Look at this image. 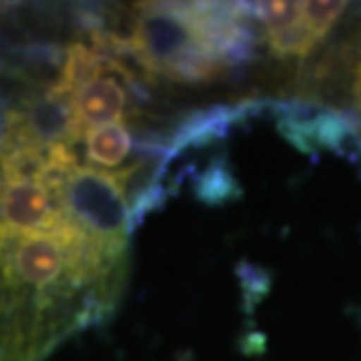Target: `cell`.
I'll use <instances>...</instances> for the list:
<instances>
[{
	"label": "cell",
	"instance_id": "5b68a950",
	"mask_svg": "<svg viewBox=\"0 0 361 361\" xmlns=\"http://www.w3.org/2000/svg\"><path fill=\"white\" fill-rule=\"evenodd\" d=\"M71 108H73L75 127L80 132L120 122L127 111V90L113 75L99 78L71 97Z\"/></svg>",
	"mask_w": 361,
	"mask_h": 361
},
{
	"label": "cell",
	"instance_id": "52a82bcc",
	"mask_svg": "<svg viewBox=\"0 0 361 361\" xmlns=\"http://www.w3.org/2000/svg\"><path fill=\"white\" fill-rule=\"evenodd\" d=\"M350 94H352V104H355L359 120H361V31L355 40L350 54Z\"/></svg>",
	"mask_w": 361,
	"mask_h": 361
},
{
	"label": "cell",
	"instance_id": "7a4b0ae2",
	"mask_svg": "<svg viewBox=\"0 0 361 361\" xmlns=\"http://www.w3.org/2000/svg\"><path fill=\"white\" fill-rule=\"evenodd\" d=\"M49 192L54 204L94 240L111 249L129 251L134 221L113 171L75 164Z\"/></svg>",
	"mask_w": 361,
	"mask_h": 361
},
{
	"label": "cell",
	"instance_id": "6da1fadb",
	"mask_svg": "<svg viewBox=\"0 0 361 361\" xmlns=\"http://www.w3.org/2000/svg\"><path fill=\"white\" fill-rule=\"evenodd\" d=\"M127 272L129 251L101 244L66 214L42 230L0 221V361H42L111 319Z\"/></svg>",
	"mask_w": 361,
	"mask_h": 361
},
{
	"label": "cell",
	"instance_id": "8992f818",
	"mask_svg": "<svg viewBox=\"0 0 361 361\" xmlns=\"http://www.w3.org/2000/svg\"><path fill=\"white\" fill-rule=\"evenodd\" d=\"M82 146L85 157L94 164V169H115L127 162L134 148V136L125 122H111L82 132Z\"/></svg>",
	"mask_w": 361,
	"mask_h": 361
},
{
	"label": "cell",
	"instance_id": "277c9868",
	"mask_svg": "<svg viewBox=\"0 0 361 361\" xmlns=\"http://www.w3.org/2000/svg\"><path fill=\"white\" fill-rule=\"evenodd\" d=\"M63 212L40 180H3L0 183V221L19 230L52 228Z\"/></svg>",
	"mask_w": 361,
	"mask_h": 361
},
{
	"label": "cell",
	"instance_id": "3957f363",
	"mask_svg": "<svg viewBox=\"0 0 361 361\" xmlns=\"http://www.w3.org/2000/svg\"><path fill=\"white\" fill-rule=\"evenodd\" d=\"M348 10V3H256L261 40L277 59H305L322 47Z\"/></svg>",
	"mask_w": 361,
	"mask_h": 361
}]
</instances>
